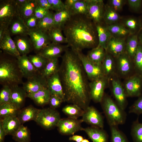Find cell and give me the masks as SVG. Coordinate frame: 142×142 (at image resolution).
Here are the masks:
<instances>
[{
  "instance_id": "6da1fadb",
  "label": "cell",
  "mask_w": 142,
  "mask_h": 142,
  "mask_svg": "<svg viewBox=\"0 0 142 142\" xmlns=\"http://www.w3.org/2000/svg\"><path fill=\"white\" fill-rule=\"evenodd\" d=\"M58 73L64 95V102L84 110L91 100L89 80L76 52L67 49L62 56Z\"/></svg>"
},
{
  "instance_id": "7a4b0ae2",
  "label": "cell",
  "mask_w": 142,
  "mask_h": 142,
  "mask_svg": "<svg viewBox=\"0 0 142 142\" xmlns=\"http://www.w3.org/2000/svg\"><path fill=\"white\" fill-rule=\"evenodd\" d=\"M62 31L67 39V45L74 51L92 49L98 45L95 24L85 16H72Z\"/></svg>"
},
{
  "instance_id": "3957f363",
  "label": "cell",
  "mask_w": 142,
  "mask_h": 142,
  "mask_svg": "<svg viewBox=\"0 0 142 142\" xmlns=\"http://www.w3.org/2000/svg\"><path fill=\"white\" fill-rule=\"evenodd\" d=\"M16 59L2 57L0 59V83L10 87L22 84L23 78Z\"/></svg>"
},
{
  "instance_id": "277c9868",
  "label": "cell",
  "mask_w": 142,
  "mask_h": 142,
  "mask_svg": "<svg viewBox=\"0 0 142 142\" xmlns=\"http://www.w3.org/2000/svg\"><path fill=\"white\" fill-rule=\"evenodd\" d=\"M100 103L110 126H118L125 123L126 113L109 95L104 94Z\"/></svg>"
},
{
  "instance_id": "5b68a950",
  "label": "cell",
  "mask_w": 142,
  "mask_h": 142,
  "mask_svg": "<svg viewBox=\"0 0 142 142\" xmlns=\"http://www.w3.org/2000/svg\"><path fill=\"white\" fill-rule=\"evenodd\" d=\"M0 1V27L8 29L12 21L19 15L18 7L15 0Z\"/></svg>"
},
{
  "instance_id": "8992f818",
  "label": "cell",
  "mask_w": 142,
  "mask_h": 142,
  "mask_svg": "<svg viewBox=\"0 0 142 142\" xmlns=\"http://www.w3.org/2000/svg\"><path fill=\"white\" fill-rule=\"evenodd\" d=\"M60 119L59 112L50 108L40 109L35 121L44 129H50L57 126Z\"/></svg>"
},
{
  "instance_id": "52a82bcc",
  "label": "cell",
  "mask_w": 142,
  "mask_h": 142,
  "mask_svg": "<svg viewBox=\"0 0 142 142\" xmlns=\"http://www.w3.org/2000/svg\"><path fill=\"white\" fill-rule=\"evenodd\" d=\"M75 52L77 54L89 80L91 81L105 76L102 63L92 61L82 51Z\"/></svg>"
},
{
  "instance_id": "ba28073f",
  "label": "cell",
  "mask_w": 142,
  "mask_h": 142,
  "mask_svg": "<svg viewBox=\"0 0 142 142\" xmlns=\"http://www.w3.org/2000/svg\"><path fill=\"white\" fill-rule=\"evenodd\" d=\"M116 75L124 79L135 73L133 59L125 52L115 58Z\"/></svg>"
},
{
  "instance_id": "9c48e42d",
  "label": "cell",
  "mask_w": 142,
  "mask_h": 142,
  "mask_svg": "<svg viewBox=\"0 0 142 142\" xmlns=\"http://www.w3.org/2000/svg\"><path fill=\"white\" fill-rule=\"evenodd\" d=\"M120 78L116 74L110 79L111 90L115 102L122 109L125 110L128 104V97Z\"/></svg>"
},
{
  "instance_id": "30bf717a",
  "label": "cell",
  "mask_w": 142,
  "mask_h": 142,
  "mask_svg": "<svg viewBox=\"0 0 142 142\" xmlns=\"http://www.w3.org/2000/svg\"><path fill=\"white\" fill-rule=\"evenodd\" d=\"M109 82L110 80L105 76L90 81L89 87L91 99L95 103H100Z\"/></svg>"
},
{
  "instance_id": "8fae6325",
  "label": "cell",
  "mask_w": 142,
  "mask_h": 142,
  "mask_svg": "<svg viewBox=\"0 0 142 142\" xmlns=\"http://www.w3.org/2000/svg\"><path fill=\"white\" fill-rule=\"evenodd\" d=\"M28 35L32 43L33 49L37 54L51 43L48 32L37 28L29 29Z\"/></svg>"
},
{
  "instance_id": "7c38bea8",
  "label": "cell",
  "mask_w": 142,
  "mask_h": 142,
  "mask_svg": "<svg viewBox=\"0 0 142 142\" xmlns=\"http://www.w3.org/2000/svg\"><path fill=\"white\" fill-rule=\"evenodd\" d=\"M124 80L122 83L128 97H138L142 94V76L135 73Z\"/></svg>"
},
{
  "instance_id": "4fadbf2b",
  "label": "cell",
  "mask_w": 142,
  "mask_h": 142,
  "mask_svg": "<svg viewBox=\"0 0 142 142\" xmlns=\"http://www.w3.org/2000/svg\"><path fill=\"white\" fill-rule=\"evenodd\" d=\"M88 17L95 24L103 21L105 5L102 0H85Z\"/></svg>"
},
{
  "instance_id": "5bb4252c",
  "label": "cell",
  "mask_w": 142,
  "mask_h": 142,
  "mask_svg": "<svg viewBox=\"0 0 142 142\" xmlns=\"http://www.w3.org/2000/svg\"><path fill=\"white\" fill-rule=\"evenodd\" d=\"M83 122L82 119H74L68 118L61 119L57 126L59 133L62 135H74L77 131L84 130V128L81 126Z\"/></svg>"
},
{
  "instance_id": "9a60e30c",
  "label": "cell",
  "mask_w": 142,
  "mask_h": 142,
  "mask_svg": "<svg viewBox=\"0 0 142 142\" xmlns=\"http://www.w3.org/2000/svg\"><path fill=\"white\" fill-rule=\"evenodd\" d=\"M22 84V88L28 94L33 93L42 89L47 88V79L39 72L27 79Z\"/></svg>"
},
{
  "instance_id": "2e32d148",
  "label": "cell",
  "mask_w": 142,
  "mask_h": 142,
  "mask_svg": "<svg viewBox=\"0 0 142 142\" xmlns=\"http://www.w3.org/2000/svg\"><path fill=\"white\" fill-rule=\"evenodd\" d=\"M83 122L92 126L103 129L104 126L103 118L100 113L94 107L89 106L85 110L82 116Z\"/></svg>"
},
{
  "instance_id": "e0dca14e",
  "label": "cell",
  "mask_w": 142,
  "mask_h": 142,
  "mask_svg": "<svg viewBox=\"0 0 142 142\" xmlns=\"http://www.w3.org/2000/svg\"><path fill=\"white\" fill-rule=\"evenodd\" d=\"M126 41L125 39L112 36L106 46V52L116 58L125 52Z\"/></svg>"
},
{
  "instance_id": "ac0fdd59",
  "label": "cell",
  "mask_w": 142,
  "mask_h": 142,
  "mask_svg": "<svg viewBox=\"0 0 142 142\" xmlns=\"http://www.w3.org/2000/svg\"><path fill=\"white\" fill-rule=\"evenodd\" d=\"M68 47L67 45H64L51 43L37 54L48 60L58 58Z\"/></svg>"
},
{
  "instance_id": "d6986e66",
  "label": "cell",
  "mask_w": 142,
  "mask_h": 142,
  "mask_svg": "<svg viewBox=\"0 0 142 142\" xmlns=\"http://www.w3.org/2000/svg\"><path fill=\"white\" fill-rule=\"evenodd\" d=\"M47 88L51 95H55L64 102V95L58 72L47 79Z\"/></svg>"
},
{
  "instance_id": "ffe728a7",
  "label": "cell",
  "mask_w": 142,
  "mask_h": 142,
  "mask_svg": "<svg viewBox=\"0 0 142 142\" xmlns=\"http://www.w3.org/2000/svg\"><path fill=\"white\" fill-rule=\"evenodd\" d=\"M16 58L23 77L27 79L39 72L30 62L27 55H20Z\"/></svg>"
},
{
  "instance_id": "44dd1931",
  "label": "cell",
  "mask_w": 142,
  "mask_h": 142,
  "mask_svg": "<svg viewBox=\"0 0 142 142\" xmlns=\"http://www.w3.org/2000/svg\"><path fill=\"white\" fill-rule=\"evenodd\" d=\"M0 48L4 52L12 56L17 58L20 55L13 40L8 30L5 32L0 40Z\"/></svg>"
},
{
  "instance_id": "7402d4cb",
  "label": "cell",
  "mask_w": 142,
  "mask_h": 142,
  "mask_svg": "<svg viewBox=\"0 0 142 142\" xmlns=\"http://www.w3.org/2000/svg\"><path fill=\"white\" fill-rule=\"evenodd\" d=\"M8 30L11 35H28L29 29L24 20L19 15L16 17L9 25Z\"/></svg>"
},
{
  "instance_id": "603a6c76",
  "label": "cell",
  "mask_w": 142,
  "mask_h": 142,
  "mask_svg": "<svg viewBox=\"0 0 142 142\" xmlns=\"http://www.w3.org/2000/svg\"><path fill=\"white\" fill-rule=\"evenodd\" d=\"M27 36L17 35L13 39L20 55H27L33 49L31 40Z\"/></svg>"
},
{
  "instance_id": "cb8c5ba5",
  "label": "cell",
  "mask_w": 142,
  "mask_h": 142,
  "mask_svg": "<svg viewBox=\"0 0 142 142\" xmlns=\"http://www.w3.org/2000/svg\"><path fill=\"white\" fill-rule=\"evenodd\" d=\"M84 131L93 142H108V135L103 129L91 126L84 128Z\"/></svg>"
},
{
  "instance_id": "d4e9b609",
  "label": "cell",
  "mask_w": 142,
  "mask_h": 142,
  "mask_svg": "<svg viewBox=\"0 0 142 142\" xmlns=\"http://www.w3.org/2000/svg\"><path fill=\"white\" fill-rule=\"evenodd\" d=\"M6 135L12 136L18 130L22 124L17 116H9L0 120Z\"/></svg>"
},
{
  "instance_id": "484cf974",
  "label": "cell",
  "mask_w": 142,
  "mask_h": 142,
  "mask_svg": "<svg viewBox=\"0 0 142 142\" xmlns=\"http://www.w3.org/2000/svg\"><path fill=\"white\" fill-rule=\"evenodd\" d=\"M102 64L104 75L110 80L113 75L116 74L115 58L106 52Z\"/></svg>"
},
{
  "instance_id": "4316f807",
  "label": "cell",
  "mask_w": 142,
  "mask_h": 142,
  "mask_svg": "<svg viewBox=\"0 0 142 142\" xmlns=\"http://www.w3.org/2000/svg\"><path fill=\"white\" fill-rule=\"evenodd\" d=\"M72 16L70 8L66 7L54 13V26L61 29L62 31L64 26Z\"/></svg>"
},
{
  "instance_id": "83f0119b",
  "label": "cell",
  "mask_w": 142,
  "mask_h": 142,
  "mask_svg": "<svg viewBox=\"0 0 142 142\" xmlns=\"http://www.w3.org/2000/svg\"><path fill=\"white\" fill-rule=\"evenodd\" d=\"M95 24L98 40L97 46L101 47L106 50L108 42L112 35L103 21Z\"/></svg>"
},
{
  "instance_id": "f1b7e54d",
  "label": "cell",
  "mask_w": 142,
  "mask_h": 142,
  "mask_svg": "<svg viewBox=\"0 0 142 142\" xmlns=\"http://www.w3.org/2000/svg\"><path fill=\"white\" fill-rule=\"evenodd\" d=\"M39 110L30 105L20 110L17 116L21 124L32 120L35 121Z\"/></svg>"
},
{
  "instance_id": "f546056e",
  "label": "cell",
  "mask_w": 142,
  "mask_h": 142,
  "mask_svg": "<svg viewBox=\"0 0 142 142\" xmlns=\"http://www.w3.org/2000/svg\"><path fill=\"white\" fill-rule=\"evenodd\" d=\"M11 88V103L20 109L24 104L27 93L22 87H21L19 85L15 86Z\"/></svg>"
},
{
  "instance_id": "4dcf8cb0",
  "label": "cell",
  "mask_w": 142,
  "mask_h": 142,
  "mask_svg": "<svg viewBox=\"0 0 142 142\" xmlns=\"http://www.w3.org/2000/svg\"><path fill=\"white\" fill-rule=\"evenodd\" d=\"M51 95L48 88H45L33 93L27 94V97L32 99L37 105L43 106L49 104Z\"/></svg>"
},
{
  "instance_id": "1f68e13d",
  "label": "cell",
  "mask_w": 142,
  "mask_h": 142,
  "mask_svg": "<svg viewBox=\"0 0 142 142\" xmlns=\"http://www.w3.org/2000/svg\"><path fill=\"white\" fill-rule=\"evenodd\" d=\"M37 6L36 0H28L24 4L17 6L19 16L23 19L31 16L34 14Z\"/></svg>"
},
{
  "instance_id": "d6a6232c",
  "label": "cell",
  "mask_w": 142,
  "mask_h": 142,
  "mask_svg": "<svg viewBox=\"0 0 142 142\" xmlns=\"http://www.w3.org/2000/svg\"><path fill=\"white\" fill-rule=\"evenodd\" d=\"M139 33L129 36L126 41L125 52L133 59L137 50L139 44L138 38Z\"/></svg>"
},
{
  "instance_id": "836d02e7",
  "label": "cell",
  "mask_w": 142,
  "mask_h": 142,
  "mask_svg": "<svg viewBox=\"0 0 142 142\" xmlns=\"http://www.w3.org/2000/svg\"><path fill=\"white\" fill-rule=\"evenodd\" d=\"M121 17L118 12L107 4L105 5L103 21L107 25L118 23Z\"/></svg>"
},
{
  "instance_id": "e575fe53",
  "label": "cell",
  "mask_w": 142,
  "mask_h": 142,
  "mask_svg": "<svg viewBox=\"0 0 142 142\" xmlns=\"http://www.w3.org/2000/svg\"><path fill=\"white\" fill-rule=\"evenodd\" d=\"M106 26L111 35L115 37L125 39L126 37L132 35L122 24L117 23L109 25H106Z\"/></svg>"
},
{
  "instance_id": "d590c367",
  "label": "cell",
  "mask_w": 142,
  "mask_h": 142,
  "mask_svg": "<svg viewBox=\"0 0 142 142\" xmlns=\"http://www.w3.org/2000/svg\"><path fill=\"white\" fill-rule=\"evenodd\" d=\"M124 23L123 24L131 34L139 33L142 29V23L140 18H129L125 19Z\"/></svg>"
},
{
  "instance_id": "8d00e7d4",
  "label": "cell",
  "mask_w": 142,
  "mask_h": 142,
  "mask_svg": "<svg viewBox=\"0 0 142 142\" xmlns=\"http://www.w3.org/2000/svg\"><path fill=\"white\" fill-rule=\"evenodd\" d=\"M20 109L12 103L0 105V116L3 118L9 116L17 115Z\"/></svg>"
},
{
  "instance_id": "74e56055",
  "label": "cell",
  "mask_w": 142,
  "mask_h": 142,
  "mask_svg": "<svg viewBox=\"0 0 142 142\" xmlns=\"http://www.w3.org/2000/svg\"><path fill=\"white\" fill-rule=\"evenodd\" d=\"M106 53L104 49L97 46L89 51L87 56L92 61L97 63H102Z\"/></svg>"
},
{
  "instance_id": "f35d334b",
  "label": "cell",
  "mask_w": 142,
  "mask_h": 142,
  "mask_svg": "<svg viewBox=\"0 0 142 142\" xmlns=\"http://www.w3.org/2000/svg\"><path fill=\"white\" fill-rule=\"evenodd\" d=\"M59 67L58 58L49 60L45 67L40 73L44 77L47 79L58 72Z\"/></svg>"
},
{
  "instance_id": "ab89813d",
  "label": "cell",
  "mask_w": 142,
  "mask_h": 142,
  "mask_svg": "<svg viewBox=\"0 0 142 142\" xmlns=\"http://www.w3.org/2000/svg\"><path fill=\"white\" fill-rule=\"evenodd\" d=\"M12 136L13 139L17 142H30L31 140L29 131L22 124Z\"/></svg>"
},
{
  "instance_id": "60d3db41",
  "label": "cell",
  "mask_w": 142,
  "mask_h": 142,
  "mask_svg": "<svg viewBox=\"0 0 142 142\" xmlns=\"http://www.w3.org/2000/svg\"><path fill=\"white\" fill-rule=\"evenodd\" d=\"M62 111L68 118L77 119L82 116L84 110L78 106L71 104L64 107L62 109Z\"/></svg>"
},
{
  "instance_id": "b9f144b4",
  "label": "cell",
  "mask_w": 142,
  "mask_h": 142,
  "mask_svg": "<svg viewBox=\"0 0 142 142\" xmlns=\"http://www.w3.org/2000/svg\"><path fill=\"white\" fill-rule=\"evenodd\" d=\"M28 57L30 62L40 73L44 69L49 60L38 54L29 55Z\"/></svg>"
},
{
  "instance_id": "7bdbcfd3",
  "label": "cell",
  "mask_w": 142,
  "mask_h": 142,
  "mask_svg": "<svg viewBox=\"0 0 142 142\" xmlns=\"http://www.w3.org/2000/svg\"><path fill=\"white\" fill-rule=\"evenodd\" d=\"M62 31L60 29L53 27L48 32L51 43L57 44L67 43V39L63 35Z\"/></svg>"
},
{
  "instance_id": "ee69618b",
  "label": "cell",
  "mask_w": 142,
  "mask_h": 142,
  "mask_svg": "<svg viewBox=\"0 0 142 142\" xmlns=\"http://www.w3.org/2000/svg\"><path fill=\"white\" fill-rule=\"evenodd\" d=\"M54 13L50 11L42 19L39 20L37 28L47 32L54 27Z\"/></svg>"
},
{
  "instance_id": "f6af8a7d",
  "label": "cell",
  "mask_w": 142,
  "mask_h": 142,
  "mask_svg": "<svg viewBox=\"0 0 142 142\" xmlns=\"http://www.w3.org/2000/svg\"><path fill=\"white\" fill-rule=\"evenodd\" d=\"M131 135L133 142H142V123L139 121L138 117L132 124Z\"/></svg>"
},
{
  "instance_id": "bcb514c9",
  "label": "cell",
  "mask_w": 142,
  "mask_h": 142,
  "mask_svg": "<svg viewBox=\"0 0 142 142\" xmlns=\"http://www.w3.org/2000/svg\"><path fill=\"white\" fill-rule=\"evenodd\" d=\"M70 9L72 16L82 15L88 17V9L85 0H78Z\"/></svg>"
},
{
  "instance_id": "7dc6e473",
  "label": "cell",
  "mask_w": 142,
  "mask_h": 142,
  "mask_svg": "<svg viewBox=\"0 0 142 142\" xmlns=\"http://www.w3.org/2000/svg\"><path fill=\"white\" fill-rule=\"evenodd\" d=\"M133 60L135 73L142 76V45L139 42Z\"/></svg>"
},
{
  "instance_id": "c3c4849f",
  "label": "cell",
  "mask_w": 142,
  "mask_h": 142,
  "mask_svg": "<svg viewBox=\"0 0 142 142\" xmlns=\"http://www.w3.org/2000/svg\"><path fill=\"white\" fill-rule=\"evenodd\" d=\"M111 142H129L126 135L118 128L110 126Z\"/></svg>"
},
{
  "instance_id": "681fc988",
  "label": "cell",
  "mask_w": 142,
  "mask_h": 142,
  "mask_svg": "<svg viewBox=\"0 0 142 142\" xmlns=\"http://www.w3.org/2000/svg\"><path fill=\"white\" fill-rule=\"evenodd\" d=\"M12 90L7 85H4L0 92V105L5 103H11Z\"/></svg>"
},
{
  "instance_id": "f907efd6",
  "label": "cell",
  "mask_w": 142,
  "mask_h": 142,
  "mask_svg": "<svg viewBox=\"0 0 142 142\" xmlns=\"http://www.w3.org/2000/svg\"><path fill=\"white\" fill-rule=\"evenodd\" d=\"M129 107V112L135 114L138 116L142 114V94Z\"/></svg>"
},
{
  "instance_id": "816d5d0a",
  "label": "cell",
  "mask_w": 142,
  "mask_h": 142,
  "mask_svg": "<svg viewBox=\"0 0 142 142\" xmlns=\"http://www.w3.org/2000/svg\"><path fill=\"white\" fill-rule=\"evenodd\" d=\"M128 3L130 8L137 13L142 12V0H128Z\"/></svg>"
},
{
  "instance_id": "f5cc1de1",
  "label": "cell",
  "mask_w": 142,
  "mask_h": 142,
  "mask_svg": "<svg viewBox=\"0 0 142 142\" xmlns=\"http://www.w3.org/2000/svg\"><path fill=\"white\" fill-rule=\"evenodd\" d=\"M23 20L29 30L37 27L39 20L34 14Z\"/></svg>"
},
{
  "instance_id": "db71d44e",
  "label": "cell",
  "mask_w": 142,
  "mask_h": 142,
  "mask_svg": "<svg viewBox=\"0 0 142 142\" xmlns=\"http://www.w3.org/2000/svg\"><path fill=\"white\" fill-rule=\"evenodd\" d=\"M126 2L124 0H110L108 1L107 4L118 12L122 9Z\"/></svg>"
},
{
  "instance_id": "11a10c76",
  "label": "cell",
  "mask_w": 142,
  "mask_h": 142,
  "mask_svg": "<svg viewBox=\"0 0 142 142\" xmlns=\"http://www.w3.org/2000/svg\"><path fill=\"white\" fill-rule=\"evenodd\" d=\"M50 11L38 5L35 10L34 15L39 20L41 19L47 15Z\"/></svg>"
},
{
  "instance_id": "9f6ffc18",
  "label": "cell",
  "mask_w": 142,
  "mask_h": 142,
  "mask_svg": "<svg viewBox=\"0 0 142 142\" xmlns=\"http://www.w3.org/2000/svg\"><path fill=\"white\" fill-rule=\"evenodd\" d=\"M63 102V99L57 96L51 95L49 104L51 108L55 109L59 107Z\"/></svg>"
},
{
  "instance_id": "6f0895ef",
  "label": "cell",
  "mask_w": 142,
  "mask_h": 142,
  "mask_svg": "<svg viewBox=\"0 0 142 142\" xmlns=\"http://www.w3.org/2000/svg\"><path fill=\"white\" fill-rule=\"evenodd\" d=\"M50 4L52 10L59 11L66 7L64 3L61 0H48Z\"/></svg>"
},
{
  "instance_id": "680465c9",
  "label": "cell",
  "mask_w": 142,
  "mask_h": 142,
  "mask_svg": "<svg viewBox=\"0 0 142 142\" xmlns=\"http://www.w3.org/2000/svg\"><path fill=\"white\" fill-rule=\"evenodd\" d=\"M38 5L47 10H52L51 6L48 0H36Z\"/></svg>"
},
{
  "instance_id": "91938a15",
  "label": "cell",
  "mask_w": 142,
  "mask_h": 142,
  "mask_svg": "<svg viewBox=\"0 0 142 142\" xmlns=\"http://www.w3.org/2000/svg\"><path fill=\"white\" fill-rule=\"evenodd\" d=\"M6 135L5 131L0 121V142H4V138Z\"/></svg>"
},
{
  "instance_id": "94428289",
  "label": "cell",
  "mask_w": 142,
  "mask_h": 142,
  "mask_svg": "<svg viewBox=\"0 0 142 142\" xmlns=\"http://www.w3.org/2000/svg\"><path fill=\"white\" fill-rule=\"evenodd\" d=\"M83 139L82 136L78 135H74L69 138V140L75 141L76 142H81Z\"/></svg>"
},
{
  "instance_id": "6125c7cd",
  "label": "cell",
  "mask_w": 142,
  "mask_h": 142,
  "mask_svg": "<svg viewBox=\"0 0 142 142\" xmlns=\"http://www.w3.org/2000/svg\"><path fill=\"white\" fill-rule=\"evenodd\" d=\"M78 0H66L64 3L65 6L70 8Z\"/></svg>"
},
{
  "instance_id": "be15d7a7",
  "label": "cell",
  "mask_w": 142,
  "mask_h": 142,
  "mask_svg": "<svg viewBox=\"0 0 142 142\" xmlns=\"http://www.w3.org/2000/svg\"><path fill=\"white\" fill-rule=\"evenodd\" d=\"M138 38L139 42L142 45V29L139 33Z\"/></svg>"
},
{
  "instance_id": "e7e4bbea",
  "label": "cell",
  "mask_w": 142,
  "mask_h": 142,
  "mask_svg": "<svg viewBox=\"0 0 142 142\" xmlns=\"http://www.w3.org/2000/svg\"><path fill=\"white\" fill-rule=\"evenodd\" d=\"M81 142H90L88 140L85 139H83Z\"/></svg>"
},
{
  "instance_id": "03108f58",
  "label": "cell",
  "mask_w": 142,
  "mask_h": 142,
  "mask_svg": "<svg viewBox=\"0 0 142 142\" xmlns=\"http://www.w3.org/2000/svg\"><path fill=\"white\" fill-rule=\"evenodd\" d=\"M140 18V19L142 23V16H141V17Z\"/></svg>"
}]
</instances>
